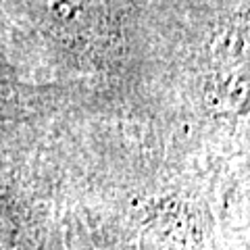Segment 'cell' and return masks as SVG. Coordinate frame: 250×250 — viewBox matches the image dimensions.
<instances>
[{
	"label": "cell",
	"instance_id": "6da1fadb",
	"mask_svg": "<svg viewBox=\"0 0 250 250\" xmlns=\"http://www.w3.org/2000/svg\"><path fill=\"white\" fill-rule=\"evenodd\" d=\"M13 215L9 210V202L0 192V248H6V244L13 242Z\"/></svg>",
	"mask_w": 250,
	"mask_h": 250
}]
</instances>
